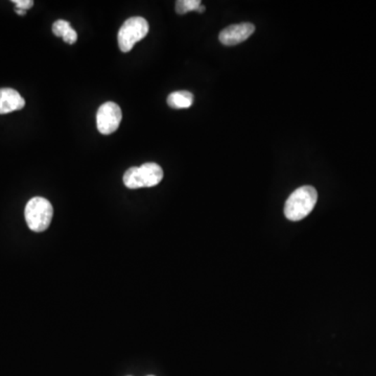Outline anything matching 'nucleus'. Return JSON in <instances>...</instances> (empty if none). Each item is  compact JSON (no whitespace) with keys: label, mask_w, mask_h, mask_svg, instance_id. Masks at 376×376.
Segmentation results:
<instances>
[{"label":"nucleus","mask_w":376,"mask_h":376,"mask_svg":"<svg viewBox=\"0 0 376 376\" xmlns=\"http://www.w3.org/2000/svg\"><path fill=\"white\" fill-rule=\"evenodd\" d=\"M148 376H155V375H148Z\"/></svg>","instance_id":"15"},{"label":"nucleus","mask_w":376,"mask_h":376,"mask_svg":"<svg viewBox=\"0 0 376 376\" xmlns=\"http://www.w3.org/2000/svg\"><path fill=\"white\" fill-rule=\"evenodd\" d=\"M202 6L200 0H179L176 2V11L178 14H188L190 11H197Z\"/></svg>","instance_id":"9"},{"label":"nucleus","mask_w":376,"mask_h":376,"mask_svg":"<svg viewBox=\"0 0 376 376\" xmlns=\"http://www.w3.org/2000/svg\"><path fill=\"white\" fill-rule=\"evenodd\" d=\"M13 2L16 6V8H19V10L27 11L33 8L34 6V1L32 0H13Z\"/></svg>","instance_id":"11"},{"label":"nucleus","mask_w":376,"mask_h":376,"mask_svg":"<svg viewBox=\"0 0 376 376\" xmlns=\"http://www.w3.org/2000/svg\"><path fill=\"white\" fill-rule=\"evenodd\" d=\"M149 23L143 17H132L124 21L118 32V46L122 53L132 51L134 45L149 33Z\"/></svg>","instance_id":"4"},{"label":"nucleus","mask_w":376,"mask_h":376,"mask_svg":"<svg viewBox=\"0 0 376 376\" xmlns=\"http://www.w3.org/2000/svg\"><path fill=\"white\" fill-rule=\"evenodd\" d=\"M122 112L120 107L112 102L105 103L96 114L98 130L104 135L112 134L122 122Z\"/></svg>","instance_id":"5"},{"label":"nucleus","mask_w":376,"mask_h":376,"mask_svg":"<svg viewBox=\"0 0 376 376\" xmlns=\"http://www.w3.org/2000/svg\"><path fill=\"white\" fill-rule=\"evenodd\" d=\"M16 13L17 14L20 15V16H25V15H27V11L19 10V8H16Z\"/></svg>","instance_id":"13"},{"label":"nucleus","mask_w":376,"mask_h":376,"mask_svg":"<svg viewBox=\"0 0 376 376\" xmlns=\"http://www.w3.org/2000/svg\"><path fill=\"white\" fill-rule=\"evenodd\" d=\"M72 27L70 23L65 20H57L53 25V35L57 37H62L67 33L68 30Z\"/></svg>","instance_id":"10"},{"label":"nucleus","mask_w":376,"mask_h":376,"mask_svg":"<svg viewBox=\"0 0 376 376\" xmlns=\"http://www.w3.org/2000/svg\"><path fill=\"white\" fill-rule=\"evenodd\" d=\"M167 104L174 109H188L193 104V94L186 90L173 92L167 98Z\"/></svg>","instance_id":"8"},{"label":"nucleus","mask_w":376,"mask_h":376,"mask_svg":"<svg viewBox=\"0 0 376 376\" xmlns=\"http://www.w3.org/2000/svg\"><path fill=\"white\" fill-rule=\"evenodd\" d=\"M317 201L318 193L313 186L296 189L285 202V218L292 222L303 220L313 212Z\"/></svg>","instance_id":"1"},{"label":"nucleus","mask_w":376,"mask_h":376,"mask_svg":"<svg viewBox=\"0 0 376 376\" xmlns=\"http://www.w3.org/2000/svg\"><path fill=\"white\" fill-rule=\"evenodd\" d=\"M162 179V167L157 163L148 162L141 167L129 169L124 175V184L130 189L154 188Z\"/></svg>","instance_id":"2"},{"label":"nucleus","mask_w":376,"mask_h":376,"mask_svg":"<svg viewBox=\"0 0 376 376\" xmlns=\"http://www.w3.org/2000/svg\"><path fill=\"white\" fill-rule=\"evenodd\" d=\"M25 101L12 88H0V114H8L25 108Z\"/></svg>","instance_id":"7"},{"label":"nucleus","mask_w":376,"mask_h":376,"mask_svg":"<svg viewBox=\"0 0 376 376\" xmlns=\"http://www.w3.org/2000/svg\"><path fill=\"white\" fill-rule=\"evenodd\" d=\"M64 42L68 43V44H74L77 40V34L72 27L68 30L67 33L63 36Z\"/></svg>","instance_id":"12"},{"label":"nucleus","mask_w":376,"mask_h":376,"mask_svg":"<svg viewBox=\"0 0 376 376\" xmlns=\"http://www.w3.org/2000/svg\"><path fill=\"white\" fill-rule=\"evenodd\" d=\"M25 216L27 224L32 231H45L53 220V205L45 197H33L25 206Z\"/></svg>","instance_id":"3"},{"label":"nucleus","mask_w":376,"mask_h":376,"mask_svg":"<svg viewBox=\"0 0 376 376\" xmlns=\"http://www.w3.org/2000/svg\"><path fill=\"white\" fill-rule=\"evenodd\" d=\"M204 11H205V6H201L199 8H197V13H204Z\"/></svg>","instance_id":"14"},{"label":"nucleus","mask_w":376,"mask_h":376,"mask_svg":"<svg viewBox=\"0 0 376 376\" xmlns=\"http://www.w3.org/2000/svg\"><path fill=\"white\" fill-rule=\"evenodd\" d=\"M255 32L254 25L249 22L230 25L220 33L219 40L226 46H232L244 42Z\"/></svg>","instance_id":"6"}]
</instances>
